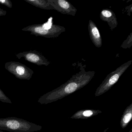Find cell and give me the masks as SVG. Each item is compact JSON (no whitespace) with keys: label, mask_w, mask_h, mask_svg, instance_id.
<instances>
[{"label":"cell","mask_w":132,"mask_h":132,"mask_svg":"<svg viewBox=\"0 0 132 132\" xmlns=\"http://www.w3.org/2000/svg\"><path fill=\"white\" fill-rule=\"evenodd\" d=\"M7 14V11H6L4 10L3 9L0 8V16H6Z\"/></svg>","instance_id":"cell-16"},{"label":"cell","mask_w":132,"mask_h":132,"mask_svg":"<svg viewBox=\"0 0 132 132\" xmlns=\"http://www.w3.org/2000/svg\"><path fill=\"white\" fill-rule=\"evenodd\" d=\"M54 10L62 14L75 16L77 10L71 3L65 0H48Z\"/></svg>","instance_id":"cell-7"},{"label":"cell","mask_w":132,"mask_h":132,"mask_svg":"<svg viewBox=\"0 0 132 132\" xmlns=\"http://www.w3.org/2000/svg\"><path fill=\"white\" fill-rule=\"evenodd\" d=\"M102 112V111L98 110H81L77 111L71 117V118L75 119H86Z\"/></svg>","instance_id":"cell-10"},{"label":"cell","mask_w":132,"mask_h":132,"mask_svg":"<svg viewBox=\"0 0 132 132\" xmlns=\"http://www.w3.org/2000/svg\"><path fill=\"white\" fill-rule=\"evenodd\" d=\"M0 132H4V131H2V130H0Z\"/></svg>","instance_id":"cell-18"},{"label":"cell","mask_w":132,"mask_h":132,"mask_svg":"<svg viewBox=\"0 0 132 132\" xmlns=\"http://www.w3.org/2000/svg\"><path fill=\"white\" fill-rule=\"evenodd\" d=\"M128 132H132V129H131Z\"/></svg>","instance_id":"cell-17"},{"label":"cell","mask_w":132,"mask_h":132,"mask_svg":"<svg viewBox=\"0 0 132 132\" xmlns=\"http://www.w3.org/2000/svg\"><path fill=\"white\" fill-rule=\"evenodd\" d=\"M51 18L45 23L30 25L22 29V31L30 32L31 34L37 37L47 38L58 37L61 34L65 31V28L60 25L53 24Z\"/></svg>","instance_id":"cell-3"},{"label":"cell","mask_w":132,"mask_h":132,"mask_svg":"<svg viewBox=\"0 0 132 132\" xmlns=\"http://www.w3.org/2000/svg\"><path fill=\"white\" fill-rule=\"evenodd\" d=\"M5 69L15 76L17 78L24 80H30L34 73L33 70L26 65L18 62H7Z\"/></svg>","instance_id":"cell-5"},{"label":"cell","mask_w":132,"mask_h":132,"mask_svg":"<svg viewBox=\"0 0 132 132\" xmlns=\"http://www.w3.org/2000/svg\"><path fill=\"white\" fill-rule=\"evenodd\" d=\"M95 74L94 71L82 70L59 87L41 96L38 102L41 104H47L61 99L88 85Z\"/></svg>","instance_id":"cell-1"},{"label":"cell","mask_w":132,"mask_h":132,"mask_svg":"<svg viewBox=\"0 0 132 132\" xmlns=\"http://www.w3.org/2000/svg\"><path fill=\"white\" fill-rule=\"evenodd\" d=\"M88 30L91 40L95 46L101 47L102 45V37L95 24L91 20L89 21Z\"/></svg>","instance_id":"cell-8"},{"label":"cell","mask_w":132,"mask_h":132,"mask_svg":"<svg viewBox=\"0 0 132 132\" xmlns=\"http://www.w3.org/2000/svg\"><path fill=\"white\" fill-rule=\"evenodd\" d=\"M0 4L4 5L10 8L13 7L12 2L10 0H0Z\"/></svg>","instance_id":"cell-15"},{"label":"cell","mask_w":132,"mask_h":132,"mask_svg":"<svg viewBox=\"0 0 132 132\" xmlns=\"http://www.w3.org/2000/svg\"><path fill=\"white\" fill-rule=\"evenodd\" d=\"M42 129L40 125L15 117L0 119V130L11 132H33Z\"/></svg>","instance_id":"cell-2"},{"label":"cell","mask_w":132,"mask_h":132,"mask_svg":"<svg viewBox=\"0 0 132 132\" xmlns=\"http://www.w3.org/2000/svg\"><path fill=\"white\" fill-rule=\"evenodd\" d=\"M132 45V33H130L127 39L123 42L121 47L123 49L130 48Z\"/></svg>","instance_id":"cell-13"},{"label":"cell","mask_w":132,"mask_h":132,"mask_svg":"<svg viewBox=\"0 0 132 132\" xmlns=\"http://www.w3.org/2000/svg\"><path fill=\"white\" fill-rule=\"evenodd\" d=\"M132 118V103L125 109L120 119V126L122 129H125L129 123Z\"/></svg>","instance_id":"cell-11"},{"label":"cell","mask_w":132,"mask_h":132,"mask_svg":"<svg viewBox=\"0 0 132 132\" xmlns=\"http://www.w3.org/2000/svg\"><path fill=\"white\" fill-rule=\"evenodd\" d=\"M100 17L101 20L107 22L110 28L113 30L117 27L118 22L115 13L110 10L103 9L100 12Z\"/></svg>","instance_id":"cell-9"},{"label":"cell","mask_w":132,"mask_h":132,"mask_svg":"<svg viewBox=\"0 0 132 132\" xmlns=\"http://www.w3.org/2000/svg\"><path fill=\"white\" fill-rule=\"evenodd\" d=\"M0 101L6 103H11V104L12 103L11 100L6 95L1 88H0Z\"/></svg>","instance_id":"cell-14"},{"label":"cell","mask_w":132,"mask_h":132,"mask_svg":"<svg viewBox=\"0 0 132 132\" xmlns=\"http://www.w3.org/2000/svg\"><path fill=\"white\" fill-rule=\"evenodd\" d=\"M132 62V60L128 61L109 74L97 88L95 93V96L101 95L110 89L118 81L120 76L128 68Z\"/></svg>","instance_id":"cell-4"},{"label":"cell","mask_w":132,"mask_h":132,"mask_svg":"<svg viewBox=\"0 0 132 132\" xmlns=\"http://www.w3.org/2000/svg\"><path fill=\"white\" fill-rule=\"evenodd\" d=\"M24 1L34 6L43 10H54L52 6L48 3V0H24Z\"/></svg>","instance_id":"cell-12"},{"label":"cell","mask_w":132,"mask_h":132,"mask_svg":"<svg viewBox=\"0 0 132 132\" xmlns=\"http://www.w3.org/2000/svg\"><path fill=\"white\" fill-rule=\"evenodd\" d=\"M16 56L18 59L23 57L26 61L37 65L48 66L51 63L44 55L35 50L21 52L16 54Z\"/></svg>","instance_id":"cell-6"}]
</instances>
